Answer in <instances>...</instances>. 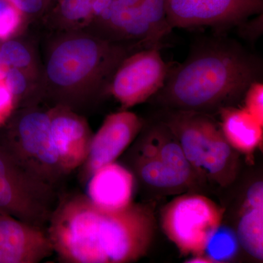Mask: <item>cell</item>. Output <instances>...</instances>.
Returning <instances> with one entry per match:
<instances>
[{
  "instance_id": "1",
  "label": "cell",
  "mask_w": 263,
  "mask_h": 263,
  "mask_svg": "<svg viewBox=\"0 0 263 263\" xmlns=\"http://www.w3.org/2000/svg\"><path fill=\"white\" fill-rule=\"evenodd\" d=\"M53 252L65 263H127L148 252L155 220L149 208L98 206L84 194L59 197L47 226Z\"/></svg>"
},
{
  "instance_id": "2",
  "label": "cell",
  "mask_w": 263,
  "mask_h": 263,
  "mask_svg": "<svg viewBox=\"0 0 263 263\" xmlns=\"http://www.w3.org/2000/svg\"><path fill=\"white\" fill-rule=\"evenodd\" d=\"M262 78L258 56L235 40L214 36L197 41L182 63L169 68L163 87L149 100L162 108L214 115L235 106Z\"/></svg>"
},
{
  "instance_id": "3",
  "label": "cell",
  "mask_w": 263,
  "mask_h": 263,
  "mask_svg": "<svg viewBox=\"0 0 263 263\" xmlns=\"http://www.w3.org/2000/svg\"><path fill=\"white\" fill-rule=\"evenodd\" d=\"M141 46L116 42L81 29L62 31L48 48L42 98L79 113L108 95L118 66Z\"/></svg>"
},
{
  "instance_id": "4",
  "label": "cell",
  "mask_w": 263,
  "mask_h": 263,
  "mask_svg": "<svg viewBox=\"0 0 263 263\" xmlns=\"http://www.w3.org/2000/svg\"><path fill=\"white\" fill-rule=\"evenodd\" d=\"M157 119L177 138L202 187H229L240 171L238 152L227 141L214 115L162 108Z\"/></svg>"
},
{
  "instance_id": "5",
  "label": "cell",
  "mask_w": 263,
  "mask_h": 263,
  "mask_svg": "<svg viewBox=\"0 0 263 263\" xmlns=\"http://www.w3.org/2000/svg\"><path fill=\"white\" fill-rule=\"evenodd\" d=\"M124 157L136 181L157 195L203 190L172 131L160 119L145 123Z\"/></svg>"
},
{
  "instance_id": "6",
  "label": "cell",
  "mask_w": 263,
  "mask_h": 263,
  "mask_svg": "<svg viewBox=\"0 0 263 263\" xmlns=\"http://www.w3.org/2000/svg\"><path fill=\"white\" fill-rule=\"evenodd\" d=\"M4 124L0 146L21 165L54 186L65 179L52 138L49 108L34 105L15 109Z\"/></svg>"
},
{
  "instance_id": "7",
  "label": "cell",
  "mask_w": 263,
  "mask_h": 263,
  "mask_svg": "<svg viewBox=\"0 0 263 263\" xmlns=\"http://www.w3.org/2000/svg\"><path fill=\"white\" fill-rule=\"evenodd\" d=\"M56 186L34 176L0 146V211L46 229L59 199Z\"/></svg>"
},
{
  "instance_id": "8",
  "label": "cell",
  "mask_w": 263,
  "mask_h": 263,
  "mask_svg": "<svg viewBox=\"0 0 263 263\" xmlns=\"http://www.w3.org/2000/svg\"><path fill=\"white\" fill-rule=\"evenodd\" d=\"M224 210L205 195L186 193L164 208V233L183 255L205 254L208 242L221 226Z\"/></svg>"
},
{
  "instance_id": "9",
  "label": "cell",
  "mask_w": 263,
  "mask_h": 263,
  "mask_svg": "<svg viewBox=\"0 0 263 263\" xmlns=\"http://www.w3.org/2000/svg\"><path fill=\"white\" fill-rule=\"evenodd\" d=\"M160 48H143L126 57L114 72L108 89L124 110L149 100L163 87L169 67Z\"/></svg>"
},
{
  "instance_id": "10",
  "label": "cell",
  "mask_w": 263,
  "mask_h": 263,
  "mask_svg": "<svg viewBox=\"0 0 263 263\" xmlns=\"http://www.w3.org/2000/svg\"><path fill=\"white\" fill-rule=\"evenodd\" d=\"M262 11L263 0L167 1V20L172 29L212 27L221 32Z\"/></svg>"
},
{
  "instance_id": "11",
  "label": "cell",
  "mask_w": 263,
  "mask_h": 263,
  "mask_svg": "<svg viewBox=\"0 0 263 263\" xmlns=\"http://www.w3.org/2000/svg\"><path fill=\"white\" fill-rule=\"evenodd\" d=\"M145 121L133 112L123 110L105 118L93 134L87 157L81 166L79 179L86 183L95 171L116 162L144 127Z\"/></svg>"
},
{
  "instance_id": "12",
  "label": "cell",
  "mask_w": 263,
  "mask_h": 263,
  "mask_svg": "<svg viewBox=\"0 0 263 263\" xmlns=\"http://www.w3.org/2000/svg\"><path fill=\"white\" fill-rule=\"evenodd\" d=\"M53 254L47 230L0 211V263H38Z\"/></svg>"
},
{
  "instance_id": "13",
  "label": "cell",
  "mask_w": 263,
  "mask_h": 263,
  "mask_svg": "<svg viewBox=\"0 0 263 263\" xmlns=\"http://www.w3.org/2000/svg\"><path fill=\"white\" fill-rule=\"evenodd\" d=\"M49 110L53 143L69 175L86 160L93 133L81 114L61 106H52Z\"/></svg>"
},
{
  "instance_id": "14",
  "label": "cell",
  "mask_w": 263,
  "mask_h": 263,
  "mask_svg": "<svg viewBox=\"0 0 263 263\" xmlns=\"http://www.w3.org/2000/svg\"><path fill=\"white\" fill-rule=\"evenodd\" d=\"M86 183V195L98 206L120 210L133 203L136 179L123 164L114 162L100 167Z\"/></svg>"
},
{
  "instance_id": "15",
  "label": "cell",
  "mask_w": 263,
  "mask_h": 263,
  "mask_svg": "<svg viewBox=\"0 0 263 263\" xmlns=\"http://www.w3.org/2000/svg\"><path fill=\"white\" fill-rule=\"evenodd\" d=\"M238 243L257 260L263 259V184L257 181L246 193L236 227Z\"/></svg>"
},
{
  "instance_id": "16",
  "label": "cell",
  "mask_w": 263,
  "mask_h": 263,
  "mask_svg": "<svg viewBox=\"0 0 263 263\" xmlns=\"http://www.w3.org/2000/svg\"><path fill=\"white\" fill-rule=\"evenodd\" d=\"M220 126L227 141L238 152L252 155L262 143L263 126L245 108L235 106L221 109Z\"/></svg>"
},
{
  "instance_id": "17",
  "label": "cell",
  "mask_w": 263,
  "mask_h": 263,
  "mask_svg": "<svg viewBox=\"0 0 263 263\" xmlns=\"http://www.w3.org/2000/svg\"><path fill=\"white\" fill-rule=\"evenodd\" d=\"M95 0H60L54 11L56 25L61 30H73L87 27Z\"/></svg>"
},
{
  "instance_id": "18",
  "label": "cell",
  "mask_w": 263,
  "mask_h": 263,
  "mask_svg": "<svg viewBox=\"0 0 263 263\" xmlns=\"http://www.w3.org/2000/svg\"><path fill=\"white\" fill-rule=\"evenodd\" d=\"M167 1L142 0L138 5L149 27L154 43L159 48H161L162 40L173 30L167 20Z\"/></svg>"
},
{
  "instance_id": "19",
  "label": "cell",
  "mask_w": 263,
  "mask_h": 263,
  "mask_svg": "<svg viewBox=\"0 0 263 263\" xmlns=\"http://www.w3.org/2000/svg\"><path fill=\"white\" fill-rule=\"evenodd\" d=\"M238 245L236 235L228 228L220 226L208 242L205 253L214 262H226L235 257Z\"/></svg>"
},
{
  "instance_id": "20",
  "label": "cell",
  "mask_w": 263,
  "mask_h": 263,
  "mask_svg": "<svg viewBox=\"0 0 263 263\" xmlns=\"http://www.w3.org/2000/svg\"><path fill=\"white\" fill-rule=\"evenodd\" d=\"M0 53L8 67L24 71L30 76L34 74V57L24 43L15 40H6L0 46Z\"/></svg>"
},
{
  "instance_id": "21",
  "label": "cell",
  "mask_w": 263,
  "mask_h": 263,
  "mask_svg": "<svg viewBox=\"0 0 263 263\" xmlns=\"http://www.w3.org/2000/svg\"><path fill=\"white\" fill-rule=\"evenodd\" d=\"M25 18L11 0H0V41L10 39Z\"/></svg>"
},
{
  "instance_id": "22",
  "label": "cell",
  "mask_w": 263,
  "mask_h": 263,
  "mask_svg": "<svg viewBox=\"0 0 263 263\" xmlns=\"http://www.w3.org/2000/svg\"><path fill=\"white\" fill-rule=\"evenodd\" d=\"M245 108L254 119L263 126V84L255 81L249 86L245 97Z\"/></svg>"
},
{
  "instance_id": "23",
  "label": "cell",
  "mask_w": 263,
  "mask_h": 263,
  "mask_svg": "<svg viewBox=\"0 0 263 263\" xmlns=\"http://www.w3.org/2000/svg\"><path fill=\"white\" fill-rule=\"evenodd\" d=\"M16 108L14 96L4 79H0V126L8 120Z\"/></svg>"
},
{
  "instance_id": "24",
  "label": "cell",
  "mask_w": 263,
  "mask_h": 263,
  "mask_svg": "<svg viewBox=\"0 0 263 263\" xmlns=\"http://www.w3.org/2000/svg\"><path fill=\"white\" fill-rule=\"evenodd\" d=\"M237 27L241 37L249 41H255L262 33V13L257 15L252 20L247 19Z\"/></svg>"
},
{
  "instance_id": "25",
  "label": "cell",
  "mask_w": 263,
  "mask_h": 263,
  "mask_svg": "<svg viewBox=\"0 0 263 263\" xmlns=\"http://www.w3.org/2000/svg\"><path fill=\"white\" fill-rule=\"evenodd\" d=\"M24 17L34 16L43 13L47 0H11Z\"/></svg>"
},
{
  "instance_id": "26",
  "label": "cell",
  "mask_w": 263,
  "mask_h": 263,
  "mask_svg": "<svg viewBox=\"0 0 263 263\" xmlns=\"http://www.w3.org/2000/svg\"><path fill=\"white\" fill-rule=\"evenodd\" d=\"M186 262L190 263H213L214 262L210 257H208L205 254L202 255L192 256L191 258L186 261Z\"/></svg>"
},
{
  "instance_id": "27",
  "label": "cell",
  "mask_w": 263,
  "mask_h": 263,
  "mask_svg": "<svg viewBox=\"0 0 263 263\" xmlns=\"http://www.w3.org/2000/svg\"><path fill=\"white\" fill-rule=\"evenodd\" d=\"M8 69H9V67L7 65L4 59L0 53V79H4L5 73Z\"/></svg>"
}]
</instances>
